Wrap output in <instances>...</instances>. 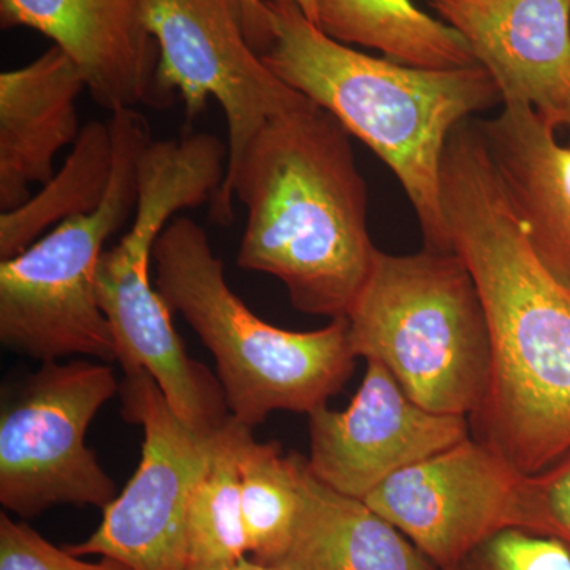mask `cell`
Masks as SVG:
<instances>
[{
  "label": "cell",
  "instance_id": "1",
  "mask_svg": "<svg viewBox=\"0 0 570 570\" xmlns=\"http://www.w3.org/2000/svg\"><path fill=\"white\" fill-rule=\"evenodd\" d=\"M441 197L450 246L485 307L491 371L472 438L520 474L570 450V285L532 249L480 124L461 122L445 148Z\"/></svg>",
  "mask_w": 570,
  "mask_h": 570
},
{
  "label": "cell",
  "instance_id": "2",
  "mask_svg": "<svg viewBox=\"0 0 570 570\" xmlns=\"http://www.w3.org/2000/svg\"><path fill=\"white\" fill-rule=\"evenodd\" d=\"M352 135L314 102L272 119L214 195L212 217L227 225L246 208L236 264L276 277L309 316L346 317L377 247L367 230V187Z\"/></svg>",
  "mask_w": 570,
  "mask_h": 570
},
{
  "label": "cell",
  "instance_id": "3",
  "mask_svg": "<svg viewBox=\"0 0 570 570\" xmlns=\"http://www.w3.org/2000/svg\"><path fill=\"white\" fill-rule=\"evenodd\" d=\"M268 3L275 40L262 59L365 142L406 193L425 246L452 250L441 197V170L453 130L474 112L502 104L489 71L420 69L374 58L330 39L295 2Z\"/></svg>",
  "mask_w": 570,
  "mask_h": 570
},
{
  "label": "cell",
  "instance_id": "4",
  "mask_svg": "<svg viewBox=\"0 0 570 570\" xmlns=\"http://www.w3.org/2000/svg\"><path fill=\"white\" fill-rule=\"evenodd\" d=\"M154 284L216 360L232 417L254 428L277 411L309 414L354 373L347 318L291 332L265 322L232 291L202 225L176 216L153 249Z\"/></svg>",
  "mask_w": 570,
  "mask_h": 570
},
{
  "label": "cell",
  "instance_id": "5",
  "mask_svg": "<svg viewBox=\"0 0 570 570\" xmlns=\"http://www.w3.org/2000/svg\"><path fill=\"white\" fill-rule=\"evenodd\" d=\"M228 146L213 134L153 141L138 163L134 223L105 250L97 299L110 322L124 371L142 370L163 390L171 411L198 433H214L230 417L219 379L187 355L171 311L151 276L153 249L165 225L183 209L219 193Z\"/></svg>",
  "mask_w": 570,
  "mask_h": 570
},
{
  "label": "cell",
  "instance_id": "6",
  "mask_svg": "<svg viewBox=\"0 0 570 570\" xmlns=\"http://www.w3.org/2000/svg\"><path fill=\"white\" fill-rule=\"evenodd\" d=\"M346 318L356 358L387 367L420 406L469 419L483 403L491 371L489 321L474 277L455 250L377 249Z\"/></svg>",
  "mask_w": 570,
  "mask_h": 570
},
{
  "label": "cell",
  "instance_id": "7",
  "mask_svg": "<svg viewBox=\"0 0 570 570\" xmlns=\"http://www.w3.org/2000/svg\"><path fill=\"white\" fill-rule=\"evenodd\" d=\"M110 124L115 163L102 205L56 225L0 264V341L41 363L75 355L119 362L97 299V269L108 239L137 209L138 163L154 140L135 108L111 112Z\"/></svg>",
  "mask_w": 570,
  "mask_h": 570
},
{
  "label": "cell",
  "instance_id": "8",
  "mask_svg": "<svg viewBox=\"0 0 570 570\" xmlns=\"http://www.w3.org/2000/svg\"><path fill=\"white\" fill-rule=\"evenodd\" d=\"M121 385L107 363H41L0 415V504L22 520L55 505L105 509L115 480L86 445L100 409Z\"/></svg>",
  "mask_w": 570,
  "mask_h": 570
},
{
  "label": "cell",
  "instance_id": "9",
  "mask_svg": "<svg viewBox=\"0 0 570 570\" xmlns=\"http://www.w3.org/2000/svg\"><path fill=\"white\" fill-rule=\"evenodd\" d=\"M146 24L159 50L156 81L164 107L181 97L189 119L198 118L209 99L223 108L228 129L225 179L266 124L311 102L254 50L242 0H146Z\"/></svg>",
  "mask_w": 570,
  "mask_h": 570
},
{
  "label": "cell",
  "instance_id": "10",
  "mask_svg": "<svg viewBox=\"0 0 570 570\" xmlns=\"http://www.w3.org/2000/svg\"><path fill=\"white\" fill-rule=\"evenodd\" d=\"M119 392L124 419L142 428L140 464L104 509L99 528L66 549L82 558H115L134 570H186L187 512L216 431L187 426L146 371H124Z\"/></svg>",
  "mask_w": 570,
  "mask_h": 570
},
{
  "label": "cell",
  "instance_id": "11",
  "mask_svg": "<svg viewBox=\"0 0 570 570\" xmlns=\"http://www.w3.org/2000/svg\"><path fill=\"white\" fill-rule=\"evenodd\" d=\"M521 474L468 438L411 464L365 498L439 570H455L480 543L513 528Z\"/></svg>",
  "mask_w": 570,
  "mask_h": 570
},
{
  "label": "cell",
  "instance_id": "12",
  "mask_svg": "<svg viewBox=\"0 0 570 570\" xmlns=\"http://www.w3.org/2000/svg\"><path fill=\"white\" fill-rule=\"evenodd\" d=\"M307 417L311 472L358 499L396 472L471 438L469 419L420 406L374 360H366L365 377L344 411L325 404Z\"/></svg>",
  "mask_w": 570,
  "mask_h": 570
},
{
  "label": "cell",
  "instance_id": "13",
  "mask_svg": "<svg viewBox=\"0 0 570 570\" xmlns=\"http://www.w3.org/2000/svg\"><path fill=\"white\" fill-rule=\"evenodd\" d=\"M3 29L43 33L73 59L92 99L108 111L164 108L159 50L146 24V0H0Z\"/></svg>",
  "mask_w": 570,
  "mask_h": 570
},
{
  "label": "cell",
  "instance_id": "14",
  "mask_svg": "<svg viewBox=\"0 0 570 570\" xmlns=\"http://www.w3.org/2000/svg\"><path fill=\"white\" fill-rule=\"evenodd\" d=\"M489 71L502 105L549 121L570 82V0H428Z\"/></svg>",
  "mask_w": 570,
  "mask_h": 570
},
{
  "label": "cell",
  "instance_id": "15",
  "mask_svg": "<svg viewBox=\"0 0 570 570\" xmlns=\"http://www.w3.org/2000/svg\"><path fill=\"white\" fill-rule=\"evenodd\" d=\"M88 91L78 63L52 45L32 62L0 75V209L31 198V186L50 181L55 159L81 129L77 102Z\"/></svg>",
  "mask_w": 570,
  "mask_h": 570
},
{
  "label": "cell",
  "instance_id": "16",
  "mask_svg": "<svg viewBox=\"0 0 570 570\" xmlns=\"http://www.w3.org/2000/svg\"><path fill=\"white\" fill-rule=\"evenodd\" d=\"M479 124L532 249L570 285V145L527 104Z\"/></svg>",
  "mask_w": 570,
  "mask_h": 570
},
{
  "label": "cell",
  "instance_id": "17",
  "mask_svg": "<svg viewBox=\"0 0 570 570\" xmlns=\"http://www.w3.org/2000/svg\"><path fill=\"white\" fill-rule=\"evenodd\" d=\"M299 515L277 570H439L365 499L325 485L296 453Z\"/></svg>",
  "mask_w": 570,
  "mask_h": 570
},
{
  "label": "cell",
  "instance_id": "18",
  "mask_svg": "<svg viewBox=\"0 0 570 570\" xmlns=\"http://www.w3.org/2000/svg\"><path fill=\"white\" fill-rule=\"evenodd\" d=\"M316 26L330 39L382 52L420 69L475 66L474 55L448 22L412 0H316Z\"/></svg>",
  "mask_w": 570,
  "mask_h": 570
},
{
  "label": "cell",
  "instance_id": "19",
  "mask_svg": "<svg viewBox=\"0 0 570 570\" xmlns=\"http://www.w3.org/2000/svg\"><path fill=\"white\" fill-rule=\"evenodd\" d=\"M115 163L110 119L82 127L66 163L26 204L0 216V258L14 257L56 225L102 205Z\"/></svg>",
  "mask_w": 570,
  "mask_h": 570
},
{
  "label": "cell",
  "instance_id": "20",
  "mask_svg": "<svg viewBox=\"0 0 570 570\" xmlns=\"http://www.w3.org/2000/svg\"><path fill=\"white\" fill-rule=\"evenodd\" d=\"M236 459L247 549L253 560L273 566L291 546L302 505L296 453L255 441L253 428L242 423Z\"/></svg>",
  "mask_w": 570,
  "mask_h": 570
},
{
  "label": "cell",
  "instance_id": "21",
  "mask_svg": "<svg viewBox=\"0 0 570 570\" xmlns=\"http://www.w3.org/2000/svg\"><path fill=\"white\" fill-rule=\"evenodd\" d=\"M242 423L228 417L214 433L212 459L190 499L187 512V566H227L249 549L243 523L236 442Z\"/></svg>",
  "mask_w": 570,
  "mask_h": 570
},
{
  "label": "cell",
  "instance_id": "22",
  "mask_svg": "<svg viewBox=\"0 0 570 570\" xmlns=\"http://www.w3.org/2000/svg\"><path fill=\"white\" fill-rule=\"evenodd\" d=\"M513 528L549 535L570 549V450L542 471L521 474Z\"/></svg>",
  "mask_w": 570,
  "mask_h": 570
},
{
  "label": "cell",
  "instance_id": "23",
  "mask_svg": "<svg viewBox=\"0 0 570 570\" xmlns=\"http://www.w3.org/2000/svg\"><path fill=\"white\" fill-rule=\"evenodd\" d=\"M455 570H570V549L539 532L505 528L480 543Z\"/></svg>",
  "mask_w": 570,
  "mask_h": 570
},
{
  "label": "cell",
  "instance_id": "24",
  "mask_svg": "<svg viewBox=\"0 0 570 570\" xmlns=\"http://www.w3.org/2000/svg\"><path fill=\"white\" fill-rule=\"evenodd\" d=\"M0 570H134L122 561L99 557L86 561L59 549L24 521L0 513Z\"/></svg>",
  "mask_w": 570,
  "mask_h": 570
},
{
  "label": "cell",
  "instance_id": "25",
  "mask_svg": "<svg viewBox=\"0 0 570 570\" xmlns=\"http://www.w3.org/2000/svg\"><path fill=\"white\" fill-rule=\"evenodd\" d=\"M247 39L258 55H264L275 40L272 11L266 0H242Z\"/></svg>",
  "mask_w": 570,
  "mask_h": 570
},
{
  "label": "cell",
  "instance_id": "26",
  "mask_svg": "<svg viewBox=\"0 0 570 570\" xmlns=\"http://www.w3.org/2000/svg\"><path fill=\"white\" fill-rule=\"evenodd\" d=\"M554 129L568 130L570 135V82L568 89H566L564 96H562L561 104L558 105L557 110L550 116L549 121Z\"/></svg>",
  "mask_w": 570,
  "mask_h": 570
},
{
  "label": "cell",
  "instance_id": "27",
  "mask_svg": "<svg viewBox=\"0 0 570 570\" xmlns=\"http://www.w3.org/2000/svg\"><path fill=\"white\" fill-rule=\"evenodd\" d=\"M269 2L284 3V2H295L298 6V9L303 11V14L316 24L317 21V9H316V0H269Z\"/></svg>",
  "mask_w": 570,
  "mask_h": 570
},
{
  "label": "cell",
  "instance_id": "28",
  "mask_svg": "<svg viewBox=\"0 0 570 570\" xmlns=\"http://www.w3.org/2000/svg\"><path fill=\"white\" fill-rule=\"evenodd\" d=\"M225 570H277L273 566L262 564V562L253 560V558H242L235 561L234 564L227 566Z\"/></svg>",
  "mask_w": 570,
  "mask_h": 570
},
{
  "label": "cell",
  "instance_id": "29",
  "mask_svg": "<svg viewBox=\"0 0 570 570\" xmlns=\"http://www.w3.org/2000/svg\"><path fill=\"white\" fill-rule=\"evenodd\" d=\"M186 570H225V566L189 564Z\"/></svg>",
  "mask_w": 570,
  "mask_h": 570
}]
</instances>
